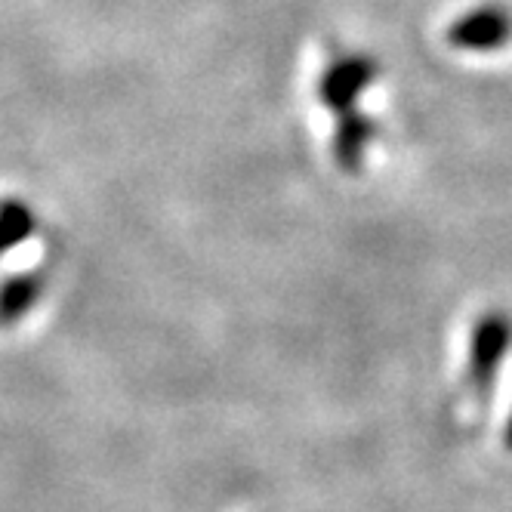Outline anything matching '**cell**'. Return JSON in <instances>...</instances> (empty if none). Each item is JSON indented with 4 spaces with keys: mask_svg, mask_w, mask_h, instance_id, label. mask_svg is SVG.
Listing matches in <instances>:
<instances>
[{
    "mask_svg": "<svg viewBox=\"0 0 512 512\" xmlns=\"http://www.w3.org/2000/svg\"><path fill=\"white\" fill-rule=\"evenodd\" d=\"M377 121L371 115H364L361 108H352V112L337 115L334 124V136H331V158L334 164L349 173L358 176L364 170V161H368L371 145L377 142Z\"/></svg>",
    "mask_w": 512,
    "mask_h": 512,
    "instance_id": "277c9868",
    "label": "cell"
},
{
    "mask_svg": "<svg viewBox=\"0 0 512 512\" xmlns=\"http://www.w3.org/2000/svg\"><path fill=\"white\" fill-rule=\"evenodd\" d=\"M503 448L512 454V411H509V420H506V426H503Z\"/></svg>",
    "mask_w": 512,
    "mask_h": 512,
    "instance_id": "52a82bcc",
    "label": "cell"
},
{
    "mask_svg": "<svg viewBox=\"0 0 512 512\" xmlns=\"http://www.w3.org/2000/svg\"><path fill=\"white\" fill-rule=\"evenodd\" d=\"M38 232V213L22 198H4L0 201V256L25 244Z\"/></svg>",
    "mask_w": 512,
    "mask_h": 512,
    "instance_id": "8992f818",
    "label": "cell"
},
{
    "mask_svg": "<svg viewBox=\"0 0 512 512\" xmlns=\"http://www.w3.org/2000/svg\"><path fill=\"white\" fill-rule=\"evenodd\" d=\"M380 75V65L368 53H340L324 65L318 78V102L324 112H331L334 118L343 112L358 108V99L364 96Z\"/></svg>",
    "mask_w": 512,
    "mask_h": 512,
    "instance_id": "7a4b0ae2",
    "label": "cell"
},
{
    "mask_svg": "<svg viewBox=\"0 0 512 512\" xmlns=\"http://www.w3.org/2000/svg\"><path fill=\"white\" fill-rule=\"evenodd\" d=\"M512 352V315L503 309H488L469 327L466 343V380L475 395L488 398L506 355Z\"/></svg>",
    "mask_w": 512,
    "mask_h": 512,
    "instance_id": "6da1fadb",
    "label": "cell"
},
{
    "mask_svg": "<svg viewBox=\"0 0 512 512\" xmlns=\"http://www.w3.org/2000/svg\"><path fill=\"white\" fill-rule=\"evenodd\" d=\"M47 297V275L44 272H16L0 281V327L22 324Z\"/></svg>",
    "mask_w": 512,
    "mask_h": 512,
    "instance_id": "5b68a950",
    "label": "cell"
},
{
    "mask_svg": "<svg viewBox=\"0 0 512 512\" xmlns=\"http://www.w3.org/2000/svg\"><path fill=\"white\" fill-rule=\"evenodd\" d=\"M509 41H512V13L497 4L475 7L463 13L457 22H451L448 28V44L466 53H494L503 50Z\"/></svg>",
    "mask_w": 512,
    "mask_h": 512,
    "instance_id": "3957f363",
    "label": "cell"
}]
</instances>
